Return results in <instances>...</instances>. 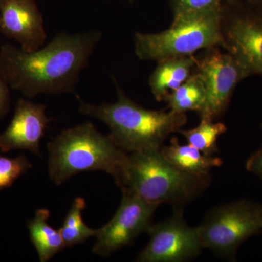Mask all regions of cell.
Masks as SVG:
<instances>
[{
	"label": "cell",
	"mask_w": 262,
	"mask_h": 262,
	"mask_svg": "<svg viewBox=\"0 0 262 262\" xmlns=\"http://www.w3.org/2000/svg\"><path fill=\"white\" fill-rule=\"evenodd\" d=\"M102 35L98 30L62 32L47 46L30 52L3 45L0 48V75L10 89L27 98L71 93L78 98L75 85Z\"/></svg>",
	"instance_id": "cell-1"
},
{
	"label": "cell",
	"mask_w": 262,
	"mask_h": 262,
	"mask_svg": "<svg viewBox=\"0 0 262 262\" xmlns=\"http://www.w3.org/2000/svg\"><path fill=\"white\" fill-rule=\"evenodd\" d=\"M48 149L50 178L56 185L89 170L106 172L117 185H125L129 155L110 135L98 131L92 122L62 131L48 143Z\"/></svg>",
	"instance_id": "cell-2"
},
{
	"label": "cell",
	"mask_w": 262,
	"mask_h": 262,
	"mask_svg": "<svg viewBox=\"0 0 262 262\" xmlns=\"http://www.w3.org/2000/svg\"><path fill=\"white\" fill-rule=\"evenodd\" d=\"M117 89L118 100L114 103L92 104L79 97L80 112L104 122L114 142L126 152L160 150L168 136L187 122L184 113L147 110L127 97L119 86Z\"/></svg>",
	"instance_id": "cell-3"
},
{
	"label": "cell",
	"mask_w": 262,
	"mask_h": 262,
	"mask_svg": "<svg viewBox=\"0 0 262 262\" xmlns=\"http://www.w3.org/2000/svg\"><path fill=\"white\" fill-rule=\"evenodd\" d=\"M211 176L195 177L184 173L169 163L160 150L129 155L126 181L121 189L149 203H170L182 208L208 187Z\"/></svg>",
	"instance_id": "cell-4"
},
{
	"label": "cell",
	"mask_w": 262,
	"mask_h": 262,
	"mask_svg": "<svg viewBox=\"0 0 262 262\" xmlns=\"http://www.w3.org/2000/svg\"><path fill=\"white\" fill-rule=\"evenodd\" d=\"M224 6L174 16L171 27L155 34L136 33L135 52L141 60L159 61L193 56L204 48H225Z\"/></svg>",
	"instance_id": "cell-5"
},
{
	"label": "cell",
	"mask_w": 262,
	"mask_h": 262,
	"mask_svg": "<svg viewBox=\"0 0 262 262\" xmlns=\"http://www.w3.org/2000/svg\"><path fill=\"white\" fill-rule=\"evenodd\" d=\"M196 229L203 248L233 259L239 246L262 230V206L246 200L222 205Z\"/></svg>",
	"instance_id": "cell-6"
},
{
	"label": "cell",
	"mask_w": 262,
	"mask_h": 262,
	"mask_svg": "<svg viewBox=\"0 0 262 262\" xmlns=\"http://www.w3.org/2000/svg\"><path fill=\"white\" fill-rule=\"evenodd\" d=\"M149 241L136 261L182 262L196 257L202 245L196 227H191L183 216L182 208L175 209L168 220L148 229Z\"/></svg>",
	"instance_id": "cell-7"
},
{
	"label": "cell",
	"mask_w": 262,
	"mask_h": 262,
	"mask_svg": "<svg viewBox=\"0 0 262 262\" xmlns=\"http://www.w3.org/2000/svg\"><path fill=\"white\" fill-rule=\"evenodd\" d=\"M122 198L115 215L98 229L93 252L106 257L132 243L151 225V217L158 205L149 203L122 189Z\"/></svg>",
	"instance_id": "cell-8"
},
{
	"label": "cell",
	"mask_w": 262,
	"mask_h": 262,
	"mask_svg": "<svg viewBox=\"0 0 262 262\" xmlns=\"http://www.w3.org/2000/svg\"><path fill=\"white\" fill-rule=\"evenodd\" d=\"M196 75L204 85L206 105L201 117L213 120L227 108L237 84L251 75L231 53L214 51L196 62Z\"/></svg>",
	"instance_id": "cell-9"
},
{
	"label": "cell",
	"mask_w": 262,
	"mask_h": 262,
	"mask_svg": "<svg viewBox=\"0 0 262 262\" xmlns=\"http://www.w3.org/2000/svg\"><path fill=\"white\" fill-rule=\"evenodd\" d=\"M223 27L225 48L250 75H262V12L232 14Z\"/></svg>",
	"instance_id": "cell-10"
},
{
	"label": "cell",
	"mask_w": 262,
	"mask_h": 262,
	"mask_svg": "<svg viewBox=\"0 0 262 262\" xmlns=\"http://www.w3.org/2000/svg\"><path fill=\"white\" fill-rule=\"evenodd\" d=\"M0 32L24 51L42 47L47 33L36 0H0Z\"/></svg>",
	"instance_id": "cell-11"
},
{
	"label": "cell",
	"mask_w": 262,
	"mask_h": 262,
	"mask_svg": "<svg viewBox=\"0 0 262 262\" xmlns=\"http://www.w3.org/2000/svg\"><path fill=\"white\" fill-rule=\"evenodd\" d=\"M51 121L46 105L19 99L11 122L0 134V150L8 152L13 149H25L41 155V140Z\"/></svg>",
	"instance_id": "cell-12"
},
{
	"label": "cell",
	"mask_w": 262,
	"mask_h": 262,
	"mask_svg": "<svg viewBox=\"0 0 262 262\" xmlns=\"http://www.w3.org/2000/svg\"><path fill=\"white\" fill-rule=\"evenodd\" d=\"M196 59L193 56L172 57L158 61L149 77V86L157 101L165 99L169 91H175L192 75Z\"/></svg>",
	"instance_id": "cell-13"
},
{
	"label": "cell",
	"mask_w": 262,
	"mask_h": 262,
	"mask_svg": "<svg viewBox=\"0 0 262 262\" xmlns=\"http://www.w3.org/2000/svg\"><path fill=\"white\" fill-rule=\"evenodd\" d=\"M160 152L176 168L195 177H208L212 169L223 163L221 158L204 155L191 144L182 145L177 138L171 139L170 146H162Z\"/></svg>",
	"instance_id": "cell-14"
},
{
	"label": "cell",
	"mask_w": 262,
	"mask_h": 262,
	"mask_svg": "<svg viewBox=\"0 0 262 262\" xmlns=\"http://www.w3.org/2000/svg\"><path fill=\"white\" fill-rule=\"evenodd\" d=\"M50 215L51 213L46 208H39L34 218L27 223L31 241L41 262L49 261L66 247L59 229L53 228L48 223Z\"/></svg>",
	"instance_id": "cell-15"
},
{
	"label": "cell",
	"mask_w": 262,
	"mask_h": 262,
	"mask_svg": "<svg viewBox=\"0 0 262 262\" xmlns=\"http://www.w3.org/2000/svg\"><path fill=\"white\" fill-rule=\"evenodd\" d=\"M164 100L174 113L185 114L193 110L201 114L206 108V90L199 76L194 73L180 87L167 95Z\"/></svg>",
	"instance_id": "cell-16"
},
{
	"label": "cell",
	"mask_w": 262,
	"mask_h": 262,
	"mask_svg": "<svg viewBox=\"0 0 262 262\" xmlns=\"http://www.w3.org/2000/svg\"><path fill=\"white\" fill-rule=\"evenodd\" d=\"M213 120L201 117L198 126L190 130H178L189 144L199 149L203 154L213 156L218 151L217 140L227 128L222 122H213Z\"/></svg>",
	"instance_id": "cell-17"
},
{
	"label": "cell",
	"mask_w": 262,
	"mask_h": 262,
	"mask_svg": "<svg viewBox=\"0 0 262 262\" xmlns=\"http://www.w3.org/2000/svg\"><path fill=\"white\" fill-rule=\"evenodd\" d=\"M86 202L78 196L72 203L63 226L59 229L66 247L82 244L91 237L96 236L98 229L90 228L82 220V211L85 209Z\"/></svg>",
	"instance_id": "cell-18"
},
{
	"label": "cell",
	"mask_w": 262,
	"mask_h": 262,
	"mask_svg": "<svg viewBox=\"0 0 262 262\" xmlns=\"http://www.w3.org/2000/svg\"><path fill=\"white\" fill-rule=\"evenodd\" d=\"M31 168L32 164L24 155L15 158L0 155V191L11 187L17 179Z\"/></svg>",
	"instance_id": "cell-19"
},
{
	"label": "cell",
	"mask_w": 262,
	"mask_h": 262,
	"mask_svg": "<svg viewBox=\"0 0 262 262\" xmlns=\"http://www.w3.org/2000/svg\"><path fill=\"white\" fill-rule=\"evenodd\" d=\"M238 3L237 0H170L174 16Z\"/></svg>",
	"instance_id": "cell-20"
},
{
	"label": "cell",
	"mask_w": 262,
	"mask_h": 262,
	"mask_svg": "<svg viewBox=\"0 0 262 262\" xmlns=\"http://www.w3.org/2000/svg\"><path fill=\"white\" fill-rule=\"evenodd\" d=\"M10 86L0 75V119L3 118L10 110Z\"/></svg>",
	"instance_id": "cell-21"
},
{
	"label": "cell",
	"mask_w": 262,
	"mask_h": 262,
	"mask_svg": "<svg viewBox=\"0 0 262 262\" xmlns=\"http://www.w3.org/2000/svg\"><path fill=\"white\" fill-rule=\"evenodd\" d=\"M246 168L262 179V149L251 155L246 163Z\"/></svg>",
	"instance_id": "cell-22"
},
{
	"label": "cell",
	"mask_w": 262,
	"mask_h": 262,
	"mask_svg": "<svg viewBox=\"0 0 262 262\" xmlns=\"http://www.w3.org/2000/svg\"><path fill=\"white\" fill-rule=\"evenodd\" d=\"M237 2H239V0H237ZM250 4L255 5V6L262 7V0H246Z\"/></svg>",
	"instance_id": "cell-23"
},
{
	"label": "cell",
	"mask_w": 262,
	"mask_h": 262,
	"mask_svg": "<svg viewBox=\"0 0 262 262\" xmlns=\"http://www.w3.org/2000/svg\"><path fill=\"white\" fill-rule=\"evenodd\" d=\"M130 1H131V0H130Z\"/></svg>",
	"instance_id": "cell-24"
}]
</instances>
